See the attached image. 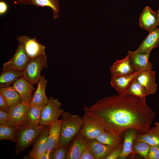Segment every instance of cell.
Returning <instances> with one entry per match:
<instances>
[{"label":"cell","instance_id":"obj_1","mask_svg":"<svg viewBox=\"0 0 159 159\" xmlns=\"http://www.w3.org/2000/svg\"><path fill=\"white\" fill-rule=\"evenodd\" d=\"M83 109L85 114L99 121L105 130L121 142L127 130L140 134L148 132L156 115L146 99L125 94L103 98Z\"/></svg>","mask_w":159,"mask_h":159},{"label":"cell","instance_id":"obj_2","mask_svg":"<svg viewBox=\"0 0 159 159\" xmlns=\"http://www.w3.org/2000/svg\"><path fill=\"white\" fill-rule=\"evenodd\" d=\"M62 116L59 146L67 147L80 132L83 124V118L78 115L64 112Z\"/></svg>","mask_w":159,"mask_h":159},{"label":"cell","instance_id":"obj_3","mask_svg":"<svg viewBox=\"0 0 159 159\" xmlns=\"http://www.w3.org/2000/svg\"><path fill=\"white\" fill-rule=\"evenodd\" d=\"M45 126L39 124L35 126H25L17 129L15 155H16L33 144Z\"/></svg>","mask_w":159,"mask_h":159},{"label":"cell","instance_id":"obj_4","mask_svg":"<svg viewBox=\"0 0 159 159\" xmlns=\"http://www.w3.org/2000/svg\"><path fill=\"white\" fill-rule=\"evenodd\" d=\"M47 59L45 53L30 59L22 72V76L33 85L37 83L42 71L47 67Z\"/></svg>","mask_w":159,"mask_h":159},{"label":"cell","instance_id":"obj_5","mask_svg":"<svg viewBox=\"0 0 159 159\" xmlns=\"http://www.w3.org/2000/svg\"><path fill=\"white\" fill-rule=\"evenodd\" d=\"M62 105L57 99L50 97L48 102L44 107L39 124L49 125L58 120L59 116L64 112L61 108Z\"/></svg>","mask_w":159,"mask_h":159},{"label":"cell","instance_id":"obj_6","mask_svg":"<svg viewBox=\"0 0 159 159\" xmlns=\"http://www.w3.org/2000/svg\"><path fill=\"white\" fill-rule=\"evenodd\" d=\"M80 134L86 139H95L105 130L100 122L96 119L85 114Z\"/></svg>","mask_w":159,"mask_h":159},{"label":"cell","instance_id":"obj_7","mask_svg":"<svg viewBox=\"0 0 159 159\" xmlns=\"http://www.w3.org/2000/svg\"><path fill=\"white\" fill-rule=\"evenodd\" d=\"M28 105L22 102L10 108L6 125L17 129L26 126V112Z\"/></svg>","mask_w":159,"mask_h":159},{"label":"cell","instance_id":"obj_8","mask_svg":"<svg viewBox=\"0 0 159 159\" xmlns=\"http://www.w3.org/2000/svg\"><path fill=\"white\" fill-rule=\"evenodd\" d=\"M30 59L22 45L19 43L14 55L3 64L2 70L11 69L23 72Z\"/></svg>","mask_w":159,"mask_h":159},{"label":"cell","instance_id":"obj_9","mask_svg":"<svg viewBox=\"0 0 159 159\" xmlns=\"http://www.w3.org/2000/svg\"><path fill=\"white\" fill-rule=\"evenodd\" d=\"M49 128V125H46L42 130L33 144L32 149L23 159H39L46 152Z\"/></svg>","mask_w":159,"mask_h":159},{"label":"cell","instance_id":"obj_10","mask_svg":"<svg viewBox=\"0 0 159 159\" xmlns=\"http://www.w3.org/2000/svg\"><path fill=\"white\" fill-rule=\"evenodd\" d=\"M17 39L22 45L30 59L45 53V46L39 42L35 36L30 38L23 35L17 37Z\"/></svg>","mask_w":159,"mask_h":159},{"label":"cell","instance_id":"obj_11","mask_svg":"<svg viewBox=\"0 0 159 159\" xmlns=\"http://www.w3.org/2000/svg\"><path fill=\"white\" fill-rule=\"evenodd\" d=\"M150 53H141L136 50L128 52V54L130 64L135 70L140 71L152 69V64L149 60Z\"/></svg>","mask_w":159,"mask_h":159},{"label":"cell","instance_id":"obj_12","mask_svg":"<svg viewBox=\"0 0 159 159\" xmlns=\"http://www.w3.org/2000/svg\"><path fill=\"white\" fill-rule=\"evenodd\" d=\"M33 85L23 76H21L13 83L12 86L19 94L22 102L29 104L34 90Z\"/></svg>","mask_w":159,"mask_h":159},{"label":"cell","instance_id":"obj_13","mask_svg":"<svg viewBox=\"0 0 159 159\" xmlns=\"http://www.w3.org/2000/svg\"><path fill=\"white\" fill-rule=\"evenodd\" d=\"M139 24L140 27L149 33L157 28L159 24L156 12L146 6L140 15Z\"/></svg>","mask_w":159,"mask_h":159},{"label":"cell","instance_id":"obj_14","mask_svg":"<svg viewBox=\"0 0 159 159\" xmlns=\"http://www.w3.org/2000/svg\"><path fill=\"white\" fill-rule=\"evenodd\" d=\"M143 71L135 70L128 75L111 77V85L118 94H124L132 82Z\"/></svg>","mask_w":159,"mask_h":159},{"label":"cell","instance_id":"obj_15","mask_svg":"<svg viewBox=\"0 0 159 159\" xmlns=\"http://www.w3.org/2000/svg\"><path fill=\"white\" fill-rule=\"evenodd\" d=\"M61 123V120H58L49 125L46 153L50 154L59 146Z\"/></svg>","mask_w":159,"mask_h":159},{"label":"cell","instance_id":"obj_16","mask_svg":"<svg viewBox=\"0 0 159 159\" xmlns=\"http://www.w3.org/2000/svg\"><path fill=\"white\" fill-rule=\"evenodd\" d=\"M87 143V139L79 133L69 147L66 159H80Z\"/></svg>","mask_w":159,"mask_h":159},{"label":"cell","instance_id":"obj_17","mask_svg":"<svg viewBox=\"0 0 159 159\" xmlns=\"http://www.w3.org/2000/svg\"><path fill=\"white\" fill-rule=\"evenodd\" d=\"M111 77L130 74L135 71L130 64L128 54L123 59H117L110 68Z\"/></svg>","mask_w":159,"mask_h":159},{"label":"cell","instance_id":"obj_18","mask_svg":"<svg viewBox=\"0 0 159 159\" xmlns=\"http://www.w3.org/2000/svg\"><path fill=\"white\" fill-rule=\"evenodd\" d=\"M48 82L44 76H42L37 82V87L29 104L44 107L47 103L49 99L46 95L45 89Z\"/></svg>","mask_w":159,"mask_h":159},{"label":"cell","instance_id":"obj_19","mask_svg":"<svg viewBox=\"0 0 159 159\" xmlns=\"http://www.w3.org/2000/svg\"><path fill=\"white\" fill-rule=\"evenodd\" d=\"M138 133L137 130L134 129L127 130L125 132L123 136L122 152L118 159H125L130 155H136L133 151L132 147Z\"/></svg>","mask_w":159,"mask_h":159},{"label":"cell","instance_id":"obj_20","mask_svg":"<svg viewBox=\"0 0 159 159\" xmlns=\"http://www.w3.org/2000/svg\"><path fill=\"white\" fill-rule=\"evenodd\" d=\"M136 78L138 82L147 90L149 95L155 93L157 85L155 82L154 71L152 69L144 70Z\"/></svg>","mask_w":159,"mask_h":159},{"label":"cell","instance_id":"obj_21","mask_svg":"<svg viewBox=\"0 0 159 159\" xmlns=\"http://www.w3.org/2000/svg\"><path fill=\"white\" fill-rule=\"evenodd\" d=\"M159 44V28H157L149 33L136 50L141 53H150L154 48L158 47Z\"/></svg>","mask_w":159,"mask_h":159},{"label":"cell","instance_id":"obj_22","mask_svg":"<svg viewBox=\"0 0 159 159\" xmlns=\"http://www.w3.org/2000/svg\"><path fill=\"white\" fill-rule=\"evenodd\" d=\"M87 140L95 159H105L114 149L98 142L95 139Z\"/></svg>","mask_w":159,"mask_h":159},{"label":"cell","instance_id":"obj_23","mask_svg":"<svg viewBox=\"0 0 159 159\" xmlns=\"http://www.w3.org/2000/svg\"><path fill=\"white\" fill-rule=\"evenodd\" d=\"M44 107L28 105L26 112V126L34 127L39 124Z\"/></svg>","mask_w":159,"mask_h":159},{"label":"cell","instance_id":"obj_24","mask_svg":"<svg viewBox=\"0 0 159 159\" xmlns=\"http://www.w3.org/2000/svg\"><path fill=\"white\" fill-rule=\"evenodd\" d=\"M155 126L150 128L145 133L138 134L136 139L144 142L151 146H159V122H155Z\"/></svg>","mask_w":159,"mask_h":159},{"label":"cell","instance_id":"obj_25","mask_svg":"<svg viewBox=\"0 0 159 159\" xmlns=\"http://www.w3.org/2000/svg\"><path fill=\"white\" fill-rule=\"evenodd\" d=\"M0 94L2 96L9 109L22 102L19 94L12 86L0 87Z\"/></svg>","mask_w":159,"mask_h":159},{"label":"cell","instance_id":"obj_26","mask_svg":"<svg viewBox=\"0 0 159 159\" xmlns=\"http://www.w3.org/2000/svg\"><path fill=\"white\" fill-rule=\"evenodd\" d=\"M24 5L49 7L52 10L53 18L56 19L59 17L60 8L58 0H26Z\"/></svg>","mask_w":159,"mask_h":159},{"label":"cell","instance_id":"obj_27","mask_svg":"<svg viewBox=\"0 0 159 159\" xmlns=\"http://www.w3.org/2000/svg\"><path fill=\"white\" fill-rule=\"evenodd\" d=\"M22 75L21 71L11 69L2 70L0 75V87L10 86Z\"/></svg>","mask_w":159,"mask_h":159},{"label":"cell","instance_id":"obj_28","mask_svg":"<svg viewBox=\"0 0 159 159\" xmlns=\"http://www.w3.org/2000/svg\"><path fill=\"white\" fill-rule=\"evenodd\" d=\"M136 78L130 84L124 94L146 99L149 94L147 90L138 82Z\"/></svg>","mask_w":159,"mask_h":159},{"label":"cell","instance_id":"obj_29","mask_svg":"<svg viewBox=\"0 0 159 159\" xmlns=\"http://www.w3.org/2000/svg\"><path fill=\"white\" fill-rule=\"evenodd\" d=\"M98 142L111 147L116 148L121 142L116 140L109 132L104 130L95 139Z\"/></svg>","mask_w":159,"mask_h":159},{"label":"cell","instance_id":"obj_30","mask_svg":"<svg viewBox=\"0 0 159 159\" xmlns=\"http://www.w3.org/2000/svg\"><path fill=\"white\" fill-rule=\"evenodd\" d=\"M17 129L6 125H0V140L16 142Z\"/></svg>","mask_w":159,"mask_h":159},{"label":"cell","instance_id":"obj_31","mask_svg":"<svg viewBox=\"0 0 159 159\" xmlns=\"http://www.w3.org/2000/svg\"><path fill=\"white\" fill-rule=\"evenodd\" d=\"M151 147V145L148 143L135 139L133 144L132 149L136 154H138L147 159Z\"/></svg>","mask_w":159,"mask_h":159},{"label":"cell","instance_id":"obj_32","mask_svg":"<svg viewBox=\"0 0 159 159\" xmlns=\"http://www.w3.org/2000/svg\"><path fill=\"white\" fill-rule=\"evenodd\" d=\"M67 147L59 146L50 153V159H66L67 151Z\"/></svg>","mask_w":159,"mask_h":159},{"label":"cell","instance_id":"obj_33","mask_svg":"<svg viewBox=\"0 0 159 159\" xmlns=\"http://www.w3.org/2000/svg\"><path fill=\"white\" fill-rule=\"evenodd\" d=\"M122 145L121 143L116 148H114L105 159H118L122 152Z\"/></svg>","mask_w":159,"mask_h":159},{"label":"cell","instance_id":"obj_34","mask_svg":"<svg viewBox=\"0 0 159 159\" xmlns=\"http://www.w3.org/2000/svg\"><path fill=\"white\" fill-rule=\"evenodd\" d=\"M80 159H95L87 142L80 158Z\"/></svg>","mask_w":159,"mask_h":159},{"label":"cell","instance_id":"obj_35","mask_svg":"<svg viewBox=\"0 0 159 159\" xmlns=\"http://www.w3.org/2000/svg\"><path fill=\"white\" fill-rule=\"evenodd\" d=\"M159 146H151L147 159H159Z\"/></svg>","mask_w":159,"mask_h":159},{"label":"cell","instance_id":"obj_36","mask_svg":"<svg viewBox=\"0 0 159 159\" xmlns=\"http://www.w3.org/2000/svg\"><path fill=\"white\" fill-rule=\"evenodd\" d=\"M9 117L8 112L0 110V125H6Z\"/></svg>","mask_w":159,"mask_h":159},{"label":"cell","instance_id":"obj_37","mask_svg":"<svg viewBox=\"0 0 159 159\" xmlns=\"http://www.w3.org/2000/svg\"><path fill=\"white\" fill-rule=\"evenodd\" d=\"M9 108L2 95L0 94V110L9 112Z\"/></svg>","mask_w":159,"mask_h":159},{"label":"cell","instance_id":"obj_38","mask_svg":"<svg viewBox=\"0 0 159 159\" xmlns=\"http://www.w3.org/2000/svg\"><path fill=\"white\" fill-rule=\"evenodd\" d=\"M8 6L7 3L4 1H0V15L2 16L8 11Z\"/></svg>","mask_w":159,"mask_h":159},{"label":"cell","instance_id":"obj_39","mask_svg":"<svg viewBox=\"0 0 159 159\" xmlns=\"http://www.w3.org/2000/svg\"><path fill=\"white\" fill-rule=\"evenodd\" d=\"M39 159H50V154L45 152L40 157Z\"/></svg>","mask_w":159,"mask_h":159},{"label":"cell","instance_id":"obj_40","mask_svg":"<svg viewBox=\"0 0 159 159\" xmlns=\"http://www.w3.org/2000/svg\"><path fill=\"white\" fill-rule=\"evenodd\" d=\"M15 1L18 4L24 5L26 0H15Z\"/></svg>","mask_w":159,"mask_h":159},{"label":"cell","instance_id":"obj_41","mask_svg":"<svg viewBox=\"0 0 159 159\" xmlns=\"http://www.w3.org/2000/svg\"><path fill=\"white\" fill-rule=\"evenodd\" d=\"M156 13L158 17L159 24V10L157 11H156Z\"/></svg>","mask_w":159,"mask_h":159},{"label":"cell","instance_id":"obj_42","mask_svg":"<svg viewBox=\"0 0 159 159\" xmlns=\"http://www.w3.org/2000/svg\"></svg>","mask_w":159,"mask_h":159}]
</instances>
